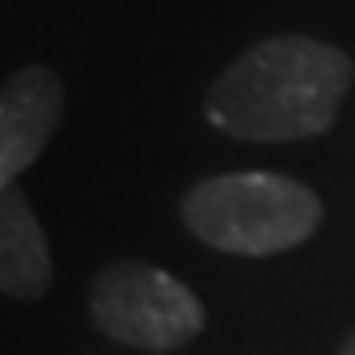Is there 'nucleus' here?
I'll list each match as a JSON object with an SVG mask.
<instances>
[{
  "label": "nucleus",
  "mask_w": 355,
  "mask_h": 355,
  "mask_svg": "<svg viewBox=\"0 0 355 355\" xmlns=\"http://www.w3.org/2000/svg\"><path fill=\"white\" fill-rule=\"evenodd\" d=\"M340 355H355V331L343 340V347H340Z\"/></svg>",
  "instance_id": "423d86ee"
},
{
  "label": "nucleus",
  "mask_w": 355,
  "mask_h": 355,
  "mask_svg": "<svg viewBox=\"0 0 355 355\" xmlns=\"http://www.w3.org/2000/svg\"><path fill=\"white\" fill-rule=\"evenodd\" d=\"M91 320L114 343L178 352L205 331V308L186 284L142 261H119L91 284Z\"/></svg>",
  "instance_id": "7ed1b4c3"
},
{
  "label": "nucleus",
  "mask_w": 355,
  "mask_h": 355,
  "mask_svg": "<svg viewBox=\"0 0 355 355\" xmlns=\"http://www.w3.org/2000/svg\"><path fill=\"white\" fill-rule=\"evenodd\" d=\"M355 83V60L296 32L257 40L205 91V119L241 142H300L328 135Z\"/></svg>",
  "instance_id": "f257e3e1"
},
{
  "label": "nucleus",
  "mask_w": 355,
  "mask_h": 355,
  "mask_svg": "<svg viewBox=\"0 0 355 355\" xmlns=\"http://www.w3.org/2000/svg\"><path fill=\"white\" fill-rule=\"evenodd\" d=\"M64 114V83L44 64H28L0 91V182L12 186L36 162Z\"/></svg>",
  "instance_id": "20e7f679"
},
{
  "label": "nucleus",
  "mask_w": 355,
  "mask_h": 355,
  "mask_svg": "<svg viewBox=\"0 0 355 355\" xmlns=\"http://www.w3.org/2000/svg\"><path fill=\"white\" fill-rule=\"evenodd\" d=\"M51 284V253L20 186L0 190V288L12 300H36Z\"/></svg>",
  "instance_id": "39448f33"
},
{
  "label": "nucleus",
  "mask_w": 355,
  "mask_h": 355,
  "mask_svg": "<svg viewBox=\"0 0 355 355\" xmlns=\"http://www.w3.org/2000/svg\"><path fill=\"white\" fill-rule=\"evenodd\" d=\"M182 221L217 253L277 257L316 233L324 221V202L312 186L288 174L241 170L190 186L182 198Z\"/></svg>",
  "instance_id": "f03ea898"
}]
</instances>
